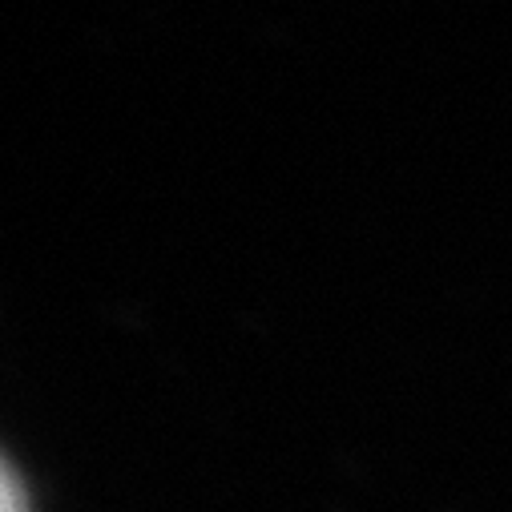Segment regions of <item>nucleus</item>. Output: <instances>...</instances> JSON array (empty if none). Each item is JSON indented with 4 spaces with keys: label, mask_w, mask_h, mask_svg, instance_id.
I'll return each mask as SVG.
<instances>
[{
    "label": "nucleus",
    "mask_w": 512,
    "mask_h": 512,
    "mask_svg": "<svg viewBox=\"0 0 512 512\" xmlns=\"http://www.w3.org/2000/svg\"><path fill=\"white\" fill-rule=\"evenodd\" d=\"M0 512H29V500H25V488H21V476L13 464H5V492H0Z\"/></svg>",
    "instance_id": "1"
}]
</instances>
